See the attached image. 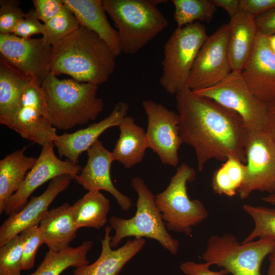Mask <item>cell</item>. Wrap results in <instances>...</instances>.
<instances>
[{
  "label": "cell",
  "mask_w": 275,
  "mask_h": 275,
  "mask_svg": "<svg viewBox=\"0 0 275 275\" xmlns=\"http://www.w3.org/2000/svg\"><path fill=\"white\" fill-rule=\"evenodd\" d=\"M175 98L181 137L194 149L199 171L213 159L224 161L233 156L245 162L249 133L237 114L187 87Z\"/></svg>",
  "instance_id": "obj_1"
},
{
  "label": "cell",
  "mask_w": 275,
  "mask_h": 275,
  "mask_svg": "<svg viewBox=\"0 0 275 275\" xmlns=\"http://www.w3.org/2000/svg\"><path fill=\"white\" fill-rule=\"evenodd\" d=\"M245 156L246 173L239 198L244 200L255 191L275 194V140L265 130L249 133Z\"/></svg>",
  "instance_id": "obj_10"
},
{
  "label": "cell",
  "mask_w": 275,
  "mask_h": 275,
  "mask_svg": "<svg viewBox=\"0 0 275 275\" xmlns=\"http://www.w3.org/2000/svg\"><path fill=\"white\" fill-rule=\"evenodd\" d=\"M210 264L207 263H197L187 261L180 266V269L186 275H224L228 272L224 269L213 271L210 269Z\"/></svg>",
  "instance_id": "obj_39"
},
{
  "label": "cell",
  "mask_w": 275,
  "mask_h": 275,
  "mask_svg": "<svg viewBox=\"0 0 275 275\" xmlns=\"http://www.w3.org/2000/svg\"><path fill=\"white\" fill-rule=\"evenodd\" d=\"M87 152V163L74 180L88 191L105 190L109 193L121 209L127 211L131 206V200L116 188L111 179V167L114 161L112 152L98 140Z\"/></svg>",
  "instance_id": "obj_18"
},
{
  "label": "cell",
  "mask_w": 275,
  "mask_h": 275,
  "mask_svg": "<svg viewBox=\"0 0 275 275\" xmlns=\"http://www.w3.org/2000/svg\"><path fill=\"white\" fill-rule=\"evenodd\" d=\"M44 243L49 251L58 253L69 247L76 237L77 228L73 217L72 206L65 203L47 210L38 226Z\"/></svg>",
  "instance_id": "obj_22"
},
{
  "label": "cell",
  "mask_w": 275,
  "mask_h": 275,
  "mask_svg": "<svg viewBox=\"0 0 275 275\" xmlns=\"http://www.w3.org/2000/svg\"><path fill=\"white\" fill-rule=\"evenodd\" d=\"M22 242L16 235L0 246V275H21Z\"/></svg>",
  "instance_id": "obj_33"
},
{
  "label": "cell",
  "mask_w": 275,
  "mask_h": 275,
  "mask_svg": "<svg viewBox=\"0 0 275 275\" xmlns=\"http://www.w3.org/2000/svg\"><path fill=\"white\" fill-rule=\"evenodd\" d=\"M241 73L261 101L267 105L275 99V54L269 46L268 36L258 32Z\"/></svg>",
  "instance_id": "obj_17"
},
{
  "label": "cell",
  "mask_w": 275,
  "mask_h": 275,
  "mask_svg": "<svg viewBox=\"0 0 275 275\" xmlns=\"http://www.w3.org/2000/svg\"><path fill=\"white\" fill-rule=\"evenodd\" d=\"M245 164L235 156L229 157L213 173L211 186L219 195L232 197L238 193L245 178Z\"/></svg>",
  "instance_id": "obj_29"
},
{
  "label": "cell",
  "mask_w": 275,
  "mask_h": 275,
  "mask_svg": "<svg viewBox=\"0 0 275 275\" xmlns=\"http://www.w3.org/2000/svg\"><path fill=\"white\" fill-rule=\"evenodd\" d=\"M44 24L40 22L34 9L25 13L24 17L16 25L13 34L18 37L28 39L37 34H43Z\"/></svg>",
  "instance_id": "obj_36"
},
{
  "label": "cell",
  "mask_w": 275,
  "mask_h": 275,
  "mask_svg": "<svg viewBox=\"0 0 275 275\" xmlns=\"http://www.w3.org/2000/svg\"><path fill=\"white\" fill-rule=\"evenodd\" d=\"M162 0H102L103 7L117 28L121 52H139L168 26L157 6Z\"/></svg>",
  "instance_id": "obj_4"
},
{
  "label": "cell",
  "mask_w": 275,
  "mask_h": 275,
  "mask_svg": "<svg viewBox=\"0 0 275 275\" xmlns=\"http://www.w3.org/2000/svg\"><path fill=\"white\" fill-rule=\"evenodd\" d=\"M258 31L266 36L275 34V8L255 18Z\"/></svg>",
  "instance_id": "obj_40"
},
{
  "label": "cell",
  "mask_w": 275,
  "mask_h": 275,
  "mask_svg": "<svg viewBox=\"0 0 275 275\" xmlns=\"http://www.w3.org/2000/svg\"><path fill=\"white\" fill-rule=\"evenodd\" d=\"M112 230L110 226L105 228L98 258L91 264L75 268L73 275H118L126 264L143 249L146 242L144 238L127 240L122 246L113 249L110 245Z\"/></svg>",
  "instance_id": "obj_20"
},
{
  "label": "cell",
  "mask_w": 275,
  "mask_h": 275,
  "mask_svg": "<svg viewBox=\"0 0 275 275\" xmlns=\"http://www.w3.org/2000/svg\"><path fill=\"white\" fill-rule=\"evenodd\" d=\"M239 7L256 18L275 8V0H240Z\"/></svg>",
  "instance_id": "obj_38"
},
{
  "label": "cell",
  "mask_w": 275,
  "mask_h": 275,
  "mask_svg": "<svg viewBox=\"0 0 275 275\" xmlns=\"http://www.w3.org/2000/svg\"><path fill=\"white\" fill-rule=\"evenodd\" d=\"M274 248L275 239L272 238L239 242L231 234H215L208 239L202 259L232 275H262V262Z\"/></svg>",
  "instance_id": "obj_7"
},
{
  "label": "cell",
  "mask_w": 275,
  "mask_h": 275,
  "mask_svg": "<svg viewBox=\"0 0 275 275\" xmlns=\"http://www.w3.org/2000/svg\"><path fill=\"white\" fill-rule=\"evenodd\" d=\"M2 125L42 147L53 143L57 129L44 117L41 83L33 79L25 86L15 113Z\"/></svg>",
  "instance_id": "obj_11"
},
{
  "label": "cell",
  "mask_w": 275,
  "mask_h": 275,
  "mask_svg": "<svg viewBox=\"0 0 275 275\" xmlns=\"http://www.w3.org/2000/svg\"><path fill=\"white\" fill-rule=\"evenodd\" d=\"M109 200L100 191H89L76 201L72 209L77 229L93 228L99 230L107 222Z\"/></svg>",
  "instance_id": "obj_27"
},
{
  "label": "cell",
  "mask_w": 275,
  "mask_h": 275,
  "mask_svg": "<svg viewBox=\"0 0 275 275\" xmlns=\"http://www.w3.org/2000/svg\"><path fill=\"white\" fill-rule=\"evenodd\" d=\"M208 37L201 22L177 28L163 46L162 73L159 83L171 95L187 87L197 54Z\"/></svg>",
  "instance_id": "obj_8"
},
{
  "label": "cell",
  "mask_w": 275,
  "mask_h": 275,
  "mask_svg": "<svg viewBox=\"0 0 275 275\" xmlns=\"http://www.w3.org/2000/svg\"><path fill=\"white\" fill-rule=\"evenodd\" d=\"M117 57L97 34L80 25L52 46L49 73L99 86L113 73Z\"/></svg>",
  "instance_id": "obj_2"
},
{
  "label": "cell",
  "mask_w": 275,
  "mask_h": 275,
  "mask_svg": "<svg viewBox=\"0 0 275 275\" xmlns=\"http://www.w3.org/2000/svg\"><path fill=\"white\" fill-rule=\"evenodd\" d=\"M129 106L127 103H117L110 114L98 122L72 133L58 135L53 141L60 157H65L70 161L78 164L80 155L98 140V137L107 129L119 126L127 116Z\"/></svg>",
  "instance_id": "obj_19"
},
{
  "label": "cell",
  "mask_w": 275,
  "mask_h": 275,
  "mask_svg": "<svg viewBox=\"0 0 275 275\" xmlns=\"http://www.w3.org/2000/svg\"><path fill=\"white\" fill-rule=\"evenodd\" d=\"M22 242V270L34 266L37 250L44 243L38 226L27 228L19 234Z\"/></svg>",
  "instance_id": "obj_34"
},
{
  "label": "cell",
  "mask_w": 275,
  "mask_h": 275,
  "mask_svg": "<svg viewBox=\"0 0 275 275\" xmlns=\"http://www.w3.org/2000/svg\"><path fill=\"white\" fill-rule=\"evenodd\" d=\"M52 46L44 39L0 34V56L26 75L42 84L49 73Z\"/></svg>",
  "instance_id": "obj_14"
},
{
  "label": "cell",
  "mask_w": 275,
  "mask_h": 275,
  "mask_svg": "<svg viewBox=\"0 0 275 275\" xmlns=\"http://www.w3.org/2000/svg\"><path fill=\"white\" fill-rule=\"evenodd\" d=\"M242 209L254 223V229L243 242H251L261 238L275 239V208L244 204Z\"/></svg>",
  "instance_id": "obj_31"
},
{
  "label": "cell",
  "mask_w": 275,
  "mask_h": 275,
  "mask_svg": "<svg viewBox=\"0 0 275 275\" xmlns=\"http://www.w3.org/2000/svg\"><path fill=\"white\" fill-rule=\"evenodd\" d=\"M98 89L97 85L60 79L49 73L41 84L45 118L62 130L95 120L104 106Z\"/></svg>",
  "instance_id": "obj_3"
},
{
  "label": "cell",
  "mask_w": 275,
  "mask_h": 275,
  "mask_svg": "<svg viewBox=\"0 0 275 275\" xmlns=\"http://www.w3.org/2000/svg\"><path fill=\"white\" fill-rule=\"evenodd\" d=\"M120 134L112 152L114 160L129 169L142 161L148 148L146 132L127 116L119 125Z\"/></svg>",
  "instance_id": "obj_24"
},
{
  "label": "cell",
  "mask_w": 275,
  "mask_h": 275,
  "mask_svg": "<svg viewBox=\"0 0 275 275\" xmlns=\"http://www.w3.org/2000/svg\"><path fill=\"white\" fill-rule=\"evenodd\" d=\"M261 200L266 203L275 205V194H268L262 198Z\"/></svg>",
  "instance_id": "obj_44"
},
{
  "label": "cell",
  "mask_w": 275,
  "mask_h": 275,
  "mask_svg": "<svg viewBox=\"0 0 275 275\" xmlns=\"http://www.w3.org/2000/svg\"><path fill=\"white\" fill-rule=\"evenodd\" d=\"M33 79L0 56V123L15 113L21 94Z\"/></svg>",
  "instance_id": "obj_26"
},
{
  "label": "cell",
  "mask_w": 275,
  "mask_h": 275,
  "mask_svg": "<svg viewBox=\"0 0 275 275\" xmlns=\"http://www.w3.org/2000/svg\"><path fill=\"white\" fill-rule=\"evenodd\" d=\"M174 19L178 28L196 22H209L216 7L211 0H172Z\"/></svg>",
  "instance_id": "obj_30"
},
{
  "label": "cell",
  "mask_w": 275,
  "mask_h": 275,
  "mask_svg": "<svg viewBox=\"0 0 275 275\" xmlns=\"http://www.w3.org/2000/svg\"><path fill=\"white\" fill-rule=\"evenodd\" d=\"M80 25L101 38L117 56L122 53L117 30L109 22L101 0H63Z\"/></svg>",
  "instance_id": "obj_23"
},
{
  "label": "cell",
  "mask_w": 275,
  "mask_h": 275,
  "mask_svg": "<svg viewBox=\"0 0 275 275\" xmlns=\"http://www.w3.org/2000/svg\"><path fill=\"white\" fill-rule=\"evenodd\" d=\"M196 176L193 168L182 163L167 188L155 196L156 206L168 231L190 235L193 228L207 218L208 212L203 203L188 196L187 184L194 181Z\"/></svg>",
  "instance_id": "obj_6"
},
{
  "label": "cell",
  "mask_w": 275,
  "mask_h": 275,
  "mask_svg": "<svg viewBox=\"0 0 275 275\" xmlns=\"http://www.w3.org/2000/svg\"><path fill=\"white\" fill-rule=\"evenodd\" d=\"M80 23L72 12L65 4L62 10L44 24L42 38L52 46L76 31Z\"/></svg>",
  "instance_id": "obj_32"
},
{
  "label": "cell",
  "mask_w": 275,
  "mask_h": 275,
  "mask_svg": "<svg viewBox=\"0 0 275 275\" xmlns=\"http://www.w3.org/2000/svg\"><path fill=\"white\" fill-rule=\"evenodd\" d=\"M268 256L269 265L266 275H275V248Z\"/></svg>",
  "instance_id": "obj_43"
},
{
  "label": "cell",
  "mask_w": 275,
  "mask_h": 275,
  "mask_svg": "<svg viewBox=\"0 0 275 275\" xmlns=\"http://www.w3.org/2000/svg\"><path fill=\"white\" fill-rule=\"evenodd\" d=\"M228 25L227 48L231 70L241 72L258 32L255 17L240 10L230 18Z\"/></svg>",
  "instance_id": "obj_21"
},
{
  "label": "cell",
  "mask_w": 275,
  "mask_h": 275,
  "mask_svg": "<svg viewBox=\"0 0 275 275\" xmlns=\"http://www.w3.org/2000/svg\"><path fill=\"white\" fill-rule=\"evenodd\" d=\"M142 105L148 119L146 135L148 148L158 156L162 163L177 167L178 151L183 144L178 114L151 100H144Z\"/></svg>",
  "instance_id": "obj_12"
},
{
  "label": "cell",
  "mask_w": 275,
  "mask_h": 275,
  "mask_svg": "<svg viewBox=\"0 0 275 275\" xmlns=\"http://www.w3.org/2000/svg\"><path fill=\"white\" fill-rule=\"evenodd\" d=\"M131 184L138 194L136 212L129 219L116 216L109 218L110 226L115 232L111 238V246L113 249L117 247L125 237H146L157 241L172 255L177 254L179 242L168 232L161 214L156 206L155 196L140 177L132 178Z\"/></svg>",
  "instance_id": "obj_5"
},
{
  "label": "cell",
  "mask_w": 275,
  "mask_h": 275,
  "mask_svg": "<svg viewBox=\"0 0 275 275\" xmlns=\"http://www.w3.org/2000/svg\"><path fill=\"white\" fill-rule=\"evenodd\" d=\"M193 92L237 114L248 133L264 129L267 105L254 94L241 72L231 71L217 84Z\"/></svg>",
  "instance_id": "obj_9"
},
{
  "label": "cell",
  "mask_w": 275,
  "mask_h": 275,
  "mask_svg": "<svg viewBox=\"0 0 275 275\" xmlns=\"http://www.w3.org/2000/svg\"><path fill=\"white\" fill-rule=\"evenodd\" d=\"M215 7L224 9L230 16L233 17L240 10V0H211Z\"/></svg>",
  "instance_id": "obj_41"
},
{
  "label": "cell",
  "mask_w": 275,
  "mask_h": 275,
  "mask_svg": "<svg viewBox=\"0 0 275 275\" xmlns=\"http://www.w3.org/2000/svg\"><path fill=\"white\" fill-rule=\"evenodd\" d=\"M53 147V143L42 147L36 163L27 174L21 187L7 203L4 210L7 215L20 210L32 194L46 182L65 175L71 176L74 179L80 172L82 168L80 166L58 158Z\"/></svg>",
  "instance_id": "obj_15"
},
{
  "label": "cell",
  "mask_w": 275,
  "mask_h": 275,
  "mask_svg": "<svg viewBox=\"0 0 275 275\" xmlns=\"http://www.w3.org/2000/svg\"><path fill=\"white\" fill-rule=\"evenodd\" d=\"M264 130L275 140V99L267 104V119Z\"/></svg>",
  "instance_id": "obj_42"
},
{
  "label": "cell",
  "mask_w": 275,
  "mask_h": 275,
  "mask_svg": "<svg viewBox=\"0 0 275 275\" xmlns=\"http://www.w3.org/2000/svg\"><path fill=\"white\" fill-rule=\"evenodd\" d=\"M73 179L68 175L54 178L41 195L32 197L20 210L9 215L0 227V246L24 230L38 226L49 205L67 188Z\"/></svg>",
  "instance_id": "obj_16"
},
{
  "label": "cell",
  "mask_w": 275,
  "mask_h": 275,
  "mask_svg": "<svg viewBox=\"0 0 275 275\" xmlns=\"http://www.w3.org/2000/svg\"><path fill=\"white\" fill-rule=\"evenodd\" d=\"M228 30V23L223 24L203 44L187 81L191 90L214 86L232 71L227 48Z\"/></svg>",
  "instance_id": "obj_13"
},
{
  "label": "cell",
  "mask_w": 275,
  "mask_h": 275,
  "mask_svg": "<svg viewBox=\"0 0 275 275\" xmlns=\"http://www.w3.org/2000/svg\"><path fill=\"white\" fill-rule=\"evenodd\" d=\"M34 11L38 18L46 23L63 8V0H33Z\"/></svg>",
  "instance_id": "obj_37"
},
{
  "label": "cell",
  "mask_w": 275,
  "mask_h": 275,
  "mask_svg": "<svg viewBox=\"0 0 275 275\" xmlns=\"http://www.w3.org/2000/svg\"><path fill=\"white\" fill-rule=\"evenodd\" d=\"M25 13L15 0L0 1V34H13L18 22Z\"/></svg>",
  "instance_id": "obj_35"
},
{
  "label": "cell",
  "mask_w": 275,
  "mask_h": 275,
  "mask_svg": "<svg viewBox=\"0 0 275 275\" xmlns=\"http://www.w3.org/2000/svg\"><path fill=\"white\" fill-rule=\"evenodd\" d=\"M268 39L269 46L275 54V34L268 36Z\"/></svg>",
  "instance_id": "obj_45"
},
{
  "label": "cell",
  "mask_w": 275,
  "mask_h": 275,
  "mask_svg": "<svg viewBox=\"0 0 275 275\" xmlns=\"http://www.w3.org/2000/svg\"><path fill=\"white\" fill-rule=\"evenodd\" d=\"M26 147L18 149L0 160V213L10 199L21 187L37 158L24 154Z\"/></svg>",
  "instance_id": "obj_25"
},
{
  "label": "cell",
  "mask_w": 275,
  "mask_h": 275,
  "mask_svg": "<svg viewBox=\"0 0 275 275\" xmlns=\"http://www.w3.org/2000/svg\"><path fill=\"white\" fill-rule=\"evenodd\" d=\"M92 245V242L87 240L78 246H69L60 252L49 251L36 271L27 275H60L70 267L76 268L89 264L87 255Z\"/></svg>",
  "instance_id": "obj_28"
}]
</instances>
